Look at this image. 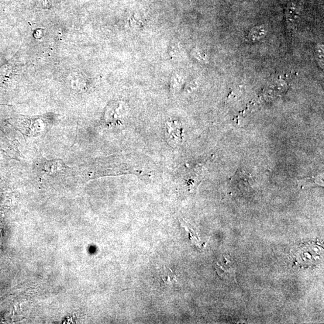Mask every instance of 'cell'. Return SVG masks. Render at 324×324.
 <instances>
[{
	"label": "cell",
	"mask_w": 324,
	"mask_h": 324,
	"mask_svg": "<svg viewBox=\"0 0 324 324\" xmlns=\"http://www.w3.org/2000/svg\"><path fill=\"white\" fill-rule=\"evenodd\" d=\"M229 260L225 258V260H224L225 261L223 264L217 263V272L222 277H229V279L235 277V265H234L232 260Z\"/></svg>",
	"instance_id": "6da1fadb"
},
{
	"label": "cell",
	"mask_w": 324,
	"mask_h": 324,
	"mask_svg": "<svg viewBox=\"0 0 324 324\" xmlns=\"http://www.w3.org/2000/svg\"><path fill=\"white\" fill-rule=\"evenodd\" d=\"M160 279L161 284L164 286H171L177 283V277L170 268L164 267L160 272Z\"/></svg>",
	"instance_id": "7a4b0ae2"
}]
</instances>
